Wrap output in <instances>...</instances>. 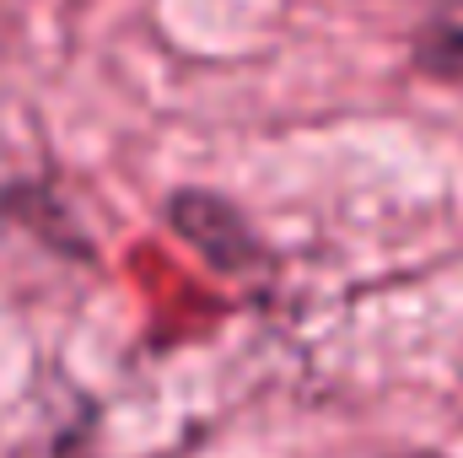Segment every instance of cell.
Returning <instances> with one entry per match:
<instances>
[{"label":"cell","mask_w":463,"mask_h":458,"mask_svg":"<svg viewBox=\"0 0 463 458\" xmlns=\"http://www.w3.org/2000/svg\"><path fill=\"white\" fill-rule=\"evenodd\" d=\"M420 60L442 76H463V0H442L420 33Z\"/></svg>","instance_id":"6da1fadb"}]
</instances>
